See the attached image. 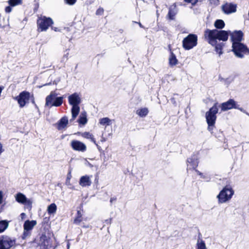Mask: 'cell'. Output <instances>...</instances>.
Masks as SVG:
<instances>
[{
  "mask_svg": "<svg viewBox=\"0 0 249 249\" xmlns=\"http://www.w3.org/2000/svg\"><path fill=\"white\" fill-rule=\"evenodd\" d=\"M207 36V38L208 39L209 43L212 45H215L216 43V39L220 41L226 42L228 40L229 37V33L226 31H218L217 30H210Z\"/></svg>",
  "mask_w": 249,
  "mask_h": 249,
  "instance_id": "obj_1",
  "label": "cell"
},
{
  "mask_svg": "<svg viewBox=\"0 0 249 249\" xmlns=\"http://www.w3.org/2000/svg\"><path fill=\"white\" fill-rule=\"evenodd\" d=\"M218 113L217 105L215 104L209 109L206 113V121L209 129L213 128L216 123L217 119V114Z\"/></svg>",
  "mask_w": 249,
  "mask_h": 249,
  "instance_id": "obj_2",
  "label": "cell"
},
{
  "mask_svg": "<svg viewBox=\"0 0 249 249\" xmlns=\"http://www.w3.org/2000/svg\"><path fill=\"white\" fill-rule=\"evenodd\" d=\"M53 20L50 18L46 17L44 16H39L37 20L39 31L40 32L46 31L53 25Z\"/></svg>",
  "mask_w": 249,
  "mask_h": 249,
  "instance_id": "obj_3",
  "label": "cell"
},
{
  "mask_svg": "<svg viewBox=\"0 0 249 249\" xmlns=\"http://www.w3.org/2000/svg\"><path fill=\"white\" fill-rule=\"evenodd\" d=\"M234 191L232 188L230 186H227L224 188L217 196L218 200L220 203H226L231 200L234 195Z\"/></svg>",
  "mask_w": 249,
  "mask_h": 249,
  "instance_id": "obj_4",
  "label": "cell"
},
{
  "mask_svg": "<svg viewBox=\"0 0 249 249\" xmlns=\"http://www.w3.org/2000/svg\"><path fill=\"white\" fill-rule=\"evenodd\" d=\"M232 47L234 53L239 58H243L244 55H248L249 53L248 47L243 43L234 42L233 43Z\"/></svg>",
  "mask_w": 249,
  "mask_h": 249,
  "instance_id": "obj_5",
  "label": "cell"
},
{
  "mask_svg": "<svg viewBox=\"0 0 249 249\" xmlns=\"http://www.w3.org/2000/svg\"><path fill=\"white\" fill-rule=\"evenodd\" d=\"M197 43L198 37L196 35L190 34L183 41V47L185 50H189L195 47Z\"/></svg>",
  "mask_w": 249,
  "mask_h": 249,
  "instance_id": "obj_6",
  "label": "cell"
},
{
  "mask_svg": "<svg viewBox=\"0 0 249 249\" xmlns=\"http://www.w3.org/2000/svg\"><path fill=\"white\" fill-rule=\"evenodd\" d=\"M30 98V94L27 91H23L17 97L19 104L21 107H23L29 103Z\"/></svg>",
  "mask_w": 249,
  "mask_h": 249,
  "instance_id": "obj_7",
  "label": "cell"
},
{
  "mask_svg": "<svg viewBox=\"0 0 249 249\" xmlns=\"http://www.w3.org/2000/svg\"><path fill=\"white\" fill-rule=\"evenodd\" d=\"M220 107L222 111H226L233 109H236L241 110V109L239 108L237 104L233 99H230L227 102L222 103L220 105Z\"/></svg>",
  "mask_w": 249,
  "mask_h": 249,
  "instance_id": "obj_8",
  "label": "cell"
},
{
  "mask_svg": "<svg viewBox=\"0 0 249 249\" xmlns=\"http://www.w3.org/2000/svg\"><path fill=\"white\" fill-rule=\"evenodd\" d=\"M222 9L227 14L233 13L237 11V5L233 3H226L222 5Z\"/></svg>",
  "mask_w": 249,
  "mask_h": 249,
  "instance_id": "obj_9",
  "label": "cell"
},
{
  "mask_svg": "<svg viewBox=\"0 0 249 249\" xmlns=\"http://www.w3.org/2000/svg\"><path fill=\"white\" fill-rule=\"evenodd\" d=\"M13 242L8 237H3L0 240V249H8L12 246Z\"/></svg>",
  "mask_w": 249,
  "mask_h": 249,
  "instance_id": "obj_10",
  "label": "cell"
},
{
  "mask_svg": "<svg viewBox=\"0 0 249 249\" xmlns=\"http://www.w3.org/2000/svg\"><path fill=\"white\" fill-rule=\"evenodd\" d=\"M243 37V33L241 31H234L231 35V39L234 43L241 42Z\"/></svg>",
  "mask_w": 249,
  "mask_h": 249,
  "instance_id": "obj_11",
  "label": "cell"
},
{
  "mask_svg": "<svg viewBox=\"0 0 249 249\" xmlns=\"http://www.w3.org/2000/svg\"><path fill=\"white\" fill-rule=\"evenodd\" d=\"M70 104L73 106L78 105L80 102L79 96L77 93H75L71 95L68 98Z\"/></svg>",
  "mask_w": 249,
  "mask_h": 249,
  "instance_id": "obj_12",
  "label": "cell"
},
{
  "mask_svg": "<svg viewBox=\"0 0 249 249\" xmlns=\"http://www.w3.org/2000/svg\"><path fill=\"white\" fill-rule=\"evenodd\" d=\"M72 146L74 150L78 151H83L86 150V146L80 142L75 141L72 143Z\"/></svg>",
  "mask_w": 249,
  "mask_h": 249,
  "instance_id": "obj_13",
  "label": "cell"
},
{
  "mask_svg": "<svg viewBox=\"0 0 249 249\" xmlns=\"http://www.w3.org/2000/svg\"><path fill=\"white\" fill-rule=\"evenodd\" d=\"M178 8L175 4L173 5L172 6H171L170 8V10H169V13H168V18L170 19V20H174L175 18L176 15L178 13Z\"/></svg>",
  "mask_w": 249,
  "mask_h": 249,
  "instance_id": "obj_14",
  "label": "cell"
},
{
  "mask_svg": "<svg viewBox=\"0 0 249 249\" xmlns=\"http://www.w3.org/2000/svg\"><path fill=\"white\" fill-rule=\"evenodd\" d=\"M68 124V118L66 117H64L60 119V120L58 122L57 124V128L59 130H62L67 126Z\"/></svg>",
  "mask_w": 249,
  "mask_h": 249,
  "instance_id": "obj_15",
  "label": "cell"
},
{
  "mask_svg": "<svg viewBox=\"0 0 249 249\" xmlns=\"http://www.w3.org/2000/svg\"><path fill=\"white\" fill-rule=\"evenodd\" d=\"M79 183L82 187H87L91 185V180L90 177L88 176H85L81 177Z\"/></svg>",
  "mask_w": 249,
  "mask_h": 249,
  "instance_id": "obj_16",
  "label": "cell"
},
{
  "mask_svg": "<svg viewBox=\"0 0 249 249\" xmlns=\"http://www.w3.org/2000/svg\"><path fill=\"white\" fill-rule=\"evenodd\" d=\"M36 224V221H26L24 224V229L25 230H30L32 229L35 225Z\"/></svg>",
  "mask_w": 249,
  "mask_h": 249,
  "instance_id": "obj_17",
  "label": "cell"
},
{
  "mask_svg": "<svg viewBox=\"0 0 249 249\" xmlns=\"http://www.w3.org/2000/svg\"><path fill=\"white\" fill-rule=\"evenodd\" d=\"M170 52V64L171 66H174L178 63V60H177L176 56L173 54V52L171 50V49Z\"/></svg>",
  "mask_w": 249,
  "mask_h": 249,
  "instance_id": "obj_18",
  "label": "cell"
},
{
  "mask_svg": "<svg viewBox=\"0 0 249 249\" xmlns=\"http://www.w3.org/2000/svg\"><path fill=\"white\" fill-rule=\"evenodd\" d=\"M136 113L140 117H144L147 116V114L149 113V110L146 108H142L138 109L136 112Z\"/></svg>",
  "mask_w": 249,
  "mask_h": 249,
  "instance_id": "obj_19",
  "label": "cell"
},
{
  "mask_svg": "<svg viewBox=\"0 0 249 249\" xmlns=\"http://www.w3.org/2000/svg\"><path fill=\"white\" fill-rule=\"evenodd\" d=\"M16 199L18 202L21 204L25 203L27 200L26 197L22 193H18L16 196Z\"/></svg>",
  "mask_w": 249,
  "mask_h": 249,
  "instance_id": "obj_20",
  "label": "cell"
},
{
  "mask_svg": "<svg viewBox=\"0 0 249 249\" xmlns=\"http://www.w3.org/2000/svg\"><path fill=\"white\" fill-rule=\"evenodd\" d=\"M57 95L55 93H53L50 96H48L46 98V105L47 106L50 105L51 104H53L54 101L56 98Z\"/></svg>",
  "mask_w": 249,
  "mask_h": 249,
  "instance_id": "obj_21",
  "label": "cell"
},
{
  "mask_svg": "<svg viewBox=\"0 0 249 249\" xmlns=\"http://www.w3.org/2000/svg\"><path fill=\"white\" fill-rule=\"evenodd\" d=\"M8 225V223L7 221L3 220L0 221V233L5 231Z\"/></svg>",
  "mask_w": 249,
  "mask_h": 249,
  "instance_id": "obj_22",
  "label": "cell"
},
{
  "mask_svg": "<svg viewBox=\"0 0 249 249\" xmlns=\"http://www.w3.org/2000/svg\"><path fill=\"white\" fill-rule=\"evenodd\" d=\"M63 101V98L62 97H56L52 104V106H55V107L60 106L62 104Z\"/></svg>",
  "mask_w": 249,
  "mask_h": 249,
  "instance_id": "obj_23",
  "label": "cell"
},
{
  "mask_svg": "<svg viewBox=\"0 0 249 249\" xmlns=\"http://www.w3.org/2000/svg\"><path fill=\"white\" fill-rule=\"evenodd\" d=\"M225 24L224 21L222 20H217L215 22V26L216 28L217 29H224V27Z\"/></svg>",
  "mask_w": 249,
  "mask_h": 249,
  "instance_id": "obj_24",
  "label": "cell"
},
{
  "mask_svg": "<svg viewBox=\"0 0 249 249\" xmlns=\"http://www.w3.org/2000/svg\"><path fill=\"white\" fill-rule=\"evenodd\" d=\"M78 122H79V125L81 126H83L85 125L86 123L87 122V118L86 115L82 114L81 116L80 117V118H79Z\"/></svg>",
  "mask_w": 249,
  "mask_h": 249,
  "instance_id": "obj_25",
  "label": "cell"
},
{
  "mask_svg": "<svg viewBox=\"0 0 249 249\" xmlns=\"http://www.w3.org/2000/svg\"><path fill=\"white\" fill-rule=\"evenodd\" d=\"M80 108L79 107V106H73L72 109V117L75 118L77 116V115L79 114V113Z\"/></svg>",
  "mask_w": 249,
  "mask_h": 249,
  "instance_id": "obj_26",
  "label": "cell"
},
{
  "mask_svg": "<svg viewBox=\"0 0 249 249\" xmlns=\"http://www.w3.org/2000/svg\"><path fill=\"white\" fill-rule=\"evenodd\" d=\"M100 124L102 125L107 126L109 125L111 123V121L110 119L108 118H102L99 121Z\"/></svg>",
  "mask_w": 249,
  "mask_h": 249,
  "instance_id": "obj_27",
  "label": "cell"
},
{
  "mask_svg": "<svg viewBox=\"0 0 249 249\" xmlns=\"http://www.w3.org/2000/svg\"><path fill=\"white\" fill-rule=\"evenodd\" d=\"M197 248H198V249H206L205 243L200 238H199V240H198Z\"/></svg>",
  "mask_w": 249,
  "mask_h": 249,
  "instance_id": "obj_28",
  "label": "cell"
},
{
  "mask_svg": "<svg viewBox=\"0 0 249 249\" xmlns=\"http://www.w3.org/2000/svg\"><path fill=\"white\" fill-rule=\"evenodd\" d=\"M57 210V206L55 204H52L48 207V212L50 214L54 213Z\"/></svg>",
  "mask_w": 249,
  "mask_h": 249,
  "instance_id": "obj_29",
  "label": "cell"
},
{
  "mask_svg": "<svg viewBox=\"0 0 249 249\" xmlns=\"http://www.w3.org/2000/svg\"><path fill=\"white\" fill-rule=\"evenodd\" d=\"M8 3L11 6H15L16 5H21L22 3V2L21 1H17V0H16V1H8Z\"/></svg>",
  "mask_w": 249,
  "mask_h": 249,
  "instance_id": "obj_30",
  "label": "cell"
},
{
  "mask_svg": "<svg viewBox=\"0 0 249 249\" xmlns=\"http://www.w3.org/2000/svg\"><path fill=\"white\" fill-rule=\"evenodd\" d=\"M81 214H80V213L78 214V215L76 216V218L75 219V222L76 223V224H77V223H79V222H80V221H81Z\"/></svg>",
  "mask_w": 249,
  "mask_h": 249,
  "instance_id": "obj_31",
  "label": "cell"
},
{
  "mask_svg": "<svg viewBox=\"0 0 249 249\" xmlns=\"http://www.w3.org/2000/svg\"><path fill=\"white\" fill-rule=\"evenodd\" d=\"M103 12H104V10H103V9L102 8H99L97 9V11H96V15H102L103 14Z\"/></svg>",
  "mask_w": 249,
  "mask_h": 249,
  "instance_id": "obj_32",
  "label": "cell"
},
{
  "mask_svg": "<svg viewBox=\"0 0 249 249\" xmlns=\"http://www.w3.org/2000/svg\"><path fill=\"white\" fill-rule=\"evenodd\" d=\"M65 2L68 5H72L76 2V1H75V0H67V1H65Z\"/></svg>",
  "mask_w": 249,
  "mask_h": 249,
  "instance_id": "obj_33",
  "label": "cell"
},
{
  "mask_svg": "<svg viewBox=\"0 0 249 249\" xmlns=\"http://www.w3.org/2000/svg\"><path fill=\"white\" fill-rule=\"evenodd\" d=\"M184 2H187V3H193V5H195L196 3H197V2H198V1H185Z\"/></svg>",
  "mask_w": 249,
  "mask_h": 249,
  "instance_id": "obj_34",
  "label": "cell"
},
{
  "mask_svg": "<svg viewBox=\"0 0 249 249\" xmlns=\"http://www.w3.org/2000/svg\"><path fill=\"white\" fill-rule=\"evenodd\" d=\"M11 10H12V9H11V8H10V7H9V6H8V7H6V8H5V11H6V13L10 12H11Z\"/></svg>",
  "mask_w": 249,
  "mask_h": 249,
  "instance_id": "obj_35",
  "label": "cell"
},
{
  "mask_svg": "<svg viewBox=\"0 0 249 249\" xmlns=\"http://www.w3.org/2000/svg\"><path fill=\"white\" fill-rule=\"evenodd\" d=\"M3 192L2 191H0V204H1L3 200Z\"/></svg>",
  "mask_w": 249,
  "mask_h": 249,
  "instance_id": "obj_36",
  "label": "cell"
},
{
  "mask_svg": "<svg viewBox=\"0 0 249 249\" xmlns=\"http://www.w3.org/2000/svg\"><path fill=\"white\" fill-rule=\"evenodd\" d=\"M3 151V146L1 143H0V154L2 153Z\"/></svg>",
  "mask_w": 249,
  "mask_h": 249,
  "instance_id": "obj_37",
  "label": "cell"
},
{
  "mask_svg": "<svg viewBox=\"0 0 249 249\" xmlns=\"http://www.w3.org/2000/svg\"><path fill=\"white\" fill-rule=\"evenodd\" d=\"M3 88L0 86V96H1V94L2 92L3 91Z\"/></svg>",
  "mask_w": 249,
  "mask_h": 249,
  "instance_id": "obj_38",
  "label": "cell"
},
{
  "mask_svg": "<svg viewBox=\"0 0 249 249\" xmlns=\"http://www.w3.org/2000/svg\"><path fill=\"white\" fill-rule=\"evenodd\" d=\"M0 18H1V15H0Z\"/></svg>",
  "mask_w": 249,
  "mask_h": 249,
  "instance_id": "obj_39",
  "label": "cell"
}]
</instances>
